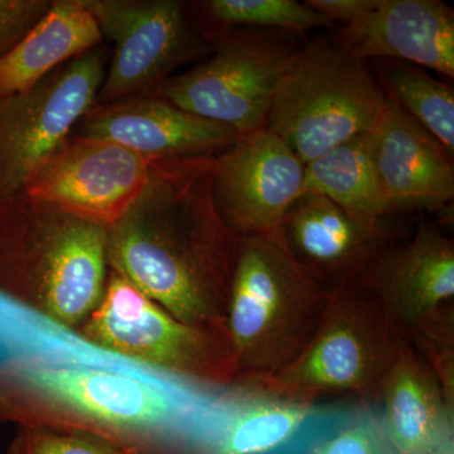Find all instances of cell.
Returning <instances> with one entry per match:
<instances>
[{
	"label": "cell",
	"mask_w": 454,
	"mask_h": 454,
	"mask_svg": "<svg viewBox=\"0 0 454 454\" xmlns=\"http://www.w3.org/2000/svg\"><path fill=\"white\" fill-rule=\"evenodd\" d=\"M214 157L155 160L107 234L109 268L188 325L226 331L239 238L211 197Z\"/></svg>",
	"instance_id": "cell-1"
},
{
	"label": "cell",
	"mask_w": 454,
	"mask_h": 454,
	"mask_svg": "<svg viewBox=\"0 0 454 454\" xmlns=\"http://www.w3.org/2000/svg\"><path fill=\"white\" fill-rule=\"evenodd\" d=\"M205 399L47 355L0 361V424L85 434L128 454H181Z\"/></svg>",
	"instance_id": "cell-2"
},
{
	"label": "cell",
	"mask_w": 454,
	"mask_h": 454,
	"mask_svg": "<svg viewBox=\"0 0 454 454\" xmlns=\"http://www.w3.org/2000/svg\"><path fill=\"white\" fill-rule=\"evenodd\" d=\"M109 230L25 192L0 205V300L76 333L106 289Z\"/></svg>",
	"instance_id": "cell-3"
},
{
	"label": "cell",
	"mask_w": 454,
	"mask_h": 454,
	"mask_svg": "<svg viewBox=\"0 0 454 454\" xmlns=\"http://www.w3.org/2000/svg\"><path fill=\"white\" fill-rule=\"evenodd\" d=\"M327 298L279 235L239 238L226 313L236 365L232 387L270 378L300 356L315 336Z\"/></svg>",
	"instance_id": "cell-4"
},
{
	"label": "cell",
	"mask_w": 454,
	"mask_h": 454,
	"mask_svg": "<svg viewBox=\"0 0 454 454\" xmlns=\"http://www.w3.org/2000/svg\"><path fill=\"white\" fill-rule=\"evenodd\" d=\"M387 94L365 59L339 38L307 42L284 74L264 129L282 139L306 166L346 140L370 133Z\"/></svg>",
	"instance_id": "cell-5"
},
{
	"label": "cell",
	"mask_w": 454,
	"mask_h": 454,
	"mask_svg": "<svg viewBox=\"0 0 454 454\" xmlns=\"http://www.w3.org/2000/svg\"><path fill=\"white\" fill-rule=\"evenodd\" d=\"M400 340L375 295L356 280L328 293L318 328L300 356L270 378L236 387L309 404L346 393L372 406Z\"/></svg>",
	"instance_id": "cell-6"
},
{
	"label": "cell",
	"mask_w": 454,
	"mask_h": 454,
	"mask_svg": "<svg viewBox=\"0 0 454 454\" xmlns=\"http://www.w3.org/2000/svg\"><path fill=\"white\" fill-rule=\"evenodd\" d=\"M76 333L95 348L188 387L223 391L236 382L227 331L176 318L113 269L103 297Z\"/></svg>",
	"instance_id": "cell-7"
},
{
	"label": "cell",
	"mask_w": 454,
	"mask_h": 454,
	"mask_svg": "<svg viewBox=\"0 0 454 454\" xmlns=\"http://www.w3.org/2000/svg\"><path fill=\"white\" fill-rule=\"evenodd\" d=\"M202 64L164 80L151 92L243 137L262 129L284 74L307 42L269 29L212 28Z\"/></svg>",
	"instance_id": "cell-8"
},
{
	"label": "cell",
	"mask_w": 454,
	"mask_h": 454,
	"mask_svg": "<svg viewBox=\"0 0 454 454\" xmlns=\"http://www.w3.org/2000/svg\"><path fill=\"white\" fill-rule=\"evenodd\" d=\"M100 46L59 66L33 88L0 98V205L73 136L97 103L109 65Z\"/></svg>",
	"instance_id": "cell-9"
},
{
	"label": "cell",
	"mask_w": 454,
	"mask_h": 454,
	"mask_svg": "<svg viewBox=\"0 0 454 454\" xmlns=\"http://www.w3.org/2000/svg\"><path fill=\"white\" fill-rule=\"evenodd\" d=\"M104 40L112 42L97 103L151 94L179 66L211 53L177 0H85Z\"/></svg>",
	"instance_id": "cell-10"
},
{
	"label": "cell",
	"mask_w": 454,
	"mask_h": 454,
	"mask_svg": "<svg viewBox=\"0 0 454 454\" xmlns=\"http://www.w3.org/2000/svg\"><path fill=\"white\" fill-rule=\"evenodd\" d=\"M154 160L110 140L71 136L22 192L109 230L142 195Z\"/></svg>",
	"instance_id": "cell-11"
},
{
	"label": "cell",
	"mask_w": 454,
	"mask_h": 454,
	"mask_svg": "<svg viewBox=\"0 0 454 454\" xmlns=\"http://www.w3.org/2000/svg\"><path fill=\"white\" fill-rule=\"evenodd\" d=\"M210 176L215 208L238 238L279 235L284 216L303 195L304 164L264 128L215 155Z\"/></svg>",
	"instance_id": "cell-12"
},
{
	"label": "cell",
	"mask_w": 454,
	"mask_h": 454,
	"mask_svg": "<svg viewBox=\"0 0 454 454\" xmlns=\"http://www.w3.org/2000/svg\"><path fill=\"white\" fill-rule=\"evenodd\" d=\"M397 234L387 217L356 216L310 192L293 203L279 229L286 252L327 293L360 279Z\"/></svg>",
	"instance_id": "cell-13"
},
{
	"label": "cell",
	"mask_w": 454,
	"mask_h": 454,
	"mask_svg": "<svg viewBox=\"0 0 454 454\" xmlns=\"http://www.w3.org/2000/svg\"><path fill=\"white\" fill-rule=\"evenodd\" d=\"M358 282L375 295L393 330L405 339L454 304L453 240L437 223L422 221L409 240L385 247Z\"/></svg>",
	"instance_id": "cell-14"
},
{
	"label": "cell",
	"mask_w": 454,
	"mask_h": 454,
	"mask_svg": "<svg viewBox=\"0 0 454 454\" xmlns=\"http://www.w3.org/2000/svg\"><path fill=\"white\" fill-rule=\"evenodd\" d=\"M73 136L110 140L152 160L215 157L240 137L152 95L95 103Z\"/></svg>",
	"instance_id": "cell-15"
},
{
	"label": "cell",
	"mask_w": 454,
	"mask_h": 454,
	"mask_svg": "<svg viewBox=\"0 0 454 454\" xmlns=\"http://www.w3.org/2000/svg\"><path fill=\"white\" fill-rule=\"evenodd\" d=\"M370 139L393 214L439 212L452 206L453 155L387 95Z\"/></svg>",
	"instance_id": "cell-16"
},
{
	"label": "cell",
	"mask_w": 454,
	"mask_h": 454,
	"mask_svg": "<svg viewBox=\"0 0 454 454\" xmlns=\"http://www.w3.org/2000/svg\"><path fill=\"white\" fill-rule=\"evenodd\" d=\"M337 38L365 61L395 59L454 77V12L442 0H376Z\"/></svg>",
	"instance_id": "cell-17"
},
{
	"label": "cell",
	"mask_w": 454,
	"mask_h": 454,
	"mask_svg": "<svg viewBox=\"0 0 454 454\" xmlns=\"http://www.w3.org/2000/svg\"><path fill=\"white\" fill-rule=\"evenodd\" d=\"M317 415L315 404L243 387L206 397L182 454H267L294 438Z\"/></svg>",
	"instance_id": "cell-18"
},
{
	"label": "cell",
	"mask_w": 454,
	"mask_h": 454,
	"mask_svg": "<svg viewBox=\"0 0 454 454\" xmlns=\"http://www.w3.org/2000/svg\"><path fill=\"white\" fill-rule=\"evenodd\" d=\"M378 403L382 429L397 454H420L454 441V406L404 339L382 379Z\"/></svg>",
	"instance_id": "cell-19"
},
{
	"label": "cell",
	"mask_w": 454,
	"mask_h": 454,
	"mask_svg": "<svg viewBox=\"0 0 454 454\" xmlns=\"http://www.w3.org/2000/svg\"><path fill=\"white\" fill-rule=\"evenodd\" d=\"M85 0H53L28 35L0 59V98L33 88L71 59L103 46Z\"/></svg>",
	"instance_id": "cell-20"
},
{
	"label": "cell",
	"mask_w": 454,
	"mask_h": 454,
	"mask_svg": "<svg viewBox=\"0 0 454 454\" xmlns=\"http://www.w3.org/2000/svg\"><path fill=\"white\" fill-rule=\"evenodd\" d=\"M327 197L365 219H387L391 211L373 162L370 133L340 143L304 166L303 193Z\"/></svg>",
	"instance_id": "cell-21"
},
{
	"label": "cell",
	"mask_w": 454,
	"mask_h": 454,
	"mask_svg": "<svg viewBox=\"0 0 454 454\" xmlns=\"http://www.w3.org/2000/svg\"><path fill=\"white\" fill-rule=\"evenodd\" d=\"M380 66V85L385 94L453 155L452 86L404 62L381 59Z\"/></svg>",
	"instance_id": "cell-22"
},
{
	"label": "cell",
	"mask_w": 454,
	"mask_h": 454,
	"mask_svg": "<svg viewBox=\"0 0 454 454\" xmlns=\"http://www.w3.org/2000/svg\"><path fill=\"white\" fill-rule=\"evenodd\" d=\"M202 8L214 28L269 29L304 38L312 29L336 26L306 3L295 0H210Z\"/></svg>",
	"instance_id": "cell-23"
},
{
	"label": "cell",
	"mask_w": 454,
	"mask_h": 454,
	"mask_svg": "<svg viewBox=\"0 0 454 454\" xmlns=\"http://www.w3.org/2000/svg\"><path fill=\"white\" fill-rule=\"evenodd\" d=\"M404 340L428 364L454 406V304L429 317Z\"/></svg>",
	"instance_id": "cell-24"
},
{
	"label": "cell",
	"mask_w": 454,
	"mask_h": 454,
	"mask_svg": "<svg viewBox=\"0 0 454 454\" xmlns=\"http://www.w3.org/2000/svg\"><path fill=\"white\" fill-rule=\"evenodd\" d=\"M306 454H397L385 435L379 415L361 405L330 437L317 439Z\"/></svg>",
	"instance_id": "cell-25"
},
{
	"label": "cell",
	"mask_w": 454,
	"mask_h": 454,
	"mask_svg": "<svg viewBox=\"0 0 454 454\" xmlns=\"http://www.w3.org/2000/svg\"><path fill=\"white\" fill-rule=\"evenodd\" d=\"M5 454H128L121 448L77 433L18 427Z\"/></svg>",
	"instance_id": "cell-26"
},
{
	"label": "cell",
	"mask_w": 454,
	"mask_h": 454,
	"mask_svg": "<svg viewBox=\"0 0 454 454\" xmlns=\"http://www.w3.org/2000/svg\"><path fill=\"white\" fill-rule=\"evenodd\" d=\"M52 0H0V59L49 12Z\"/></svg>",
	"instance_id": "cell-27"
},
{
	"label": "cell",
	"mask_w": 454,
	"mask_h": 454,
	"mask_svg": "<svg viewBox=\"0 0 454 454\" xmlns=\"http://www.w3.org/2000/svg\"><path fill=\"white\" fill-rule=\"evenodd\" d=\"M307 5L336 25L354 22L376 4V0H306Z\"/></svg>",
	"instance_id": "cell-28"
},
{
	"label": "cell",
	"mask_w": 454,
	"mask_h": 454,
	"mask_svg": "<svg viewBox=\"0 0 454 454\" xmlns=\"http://www.w3.org/2000/svg\"><path fill=\"white\" fill-rule=\"evenodd\" d=\"M420 454H454V441L442 444V446L433 448Z\"/></svg>",
	"instance_id": "cell-29"
}]
</instances>
